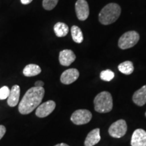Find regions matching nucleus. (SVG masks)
I'll list each match as a JSON object with an SVG mask.
<instances>
[{
	"instance_id": "obj_19",
	"label": "nucleus",
	"mask_w": 146,
	"mask_h": 146,
	"mask_svg": "<svg viewBox=\"0 0 146 146\" xmlns=\"http://www.w3.org/2000/svg\"><path fill=\"white\" fill-rule=\"evenodd\" d=\"M114 77V73L111 70H105L100 73V78L104 81H110Z\"/></svg>"
},
{
	"instance_id": "obj_5",
	"label": "nucleus",
	"mask_w": 146,
	"mask_h": 146,
	"mask_svg": "<svg viewBox=\"0 0 146 146\" xmlns=\"http://www.w3.org/2000/svg\"><path fill=\"white\" fill-rule=\"evenodd\" d=\"M92 118V114L88 110L81 109L77 110L73 112L70 120L74 125H85L90 122Z\"/></svg>"
},
{
	"instance_id": "obj_17",
	"label": "nucleus",
	"mask_w": 146,
	"mask_h": 146,
	"mask_svg": "<svg viewBox=\"0 0 146 146\" xmlns=\"http://www.w3.org/2000/svg\"><path fill=\"white\" fill-rule=\"evenodd\" d=\"M118 68L120 72H121L125 74H127V75H129V74H132L133 70H134L133 64L131 61H125L123 63L120 64L118 65Z\"/></svg>"
},
{
	"instance_id": "obj_6",
	"label": "nucleus",
	"mask_w": 146,
	"mask_h": 146,
	"mask_svg": "<svg viewBox=\"0 0 146 146\" xmlns=\"http://www.w3.org/2000/svg\"><path fill=\"white\" fill-rule=\"evenodd\" d=\"M127 125L125 120L120 119L112 123L108 129L110 135L114 138H120L126 134Z\"/></svg>"
},
{
	"instance_id": "obj_20",
	"label": "nucleus",
	"mask_w": 146,
	"mask_h": 146,
	"mask_svg": "<svg viewBox=\"0 0 146 146\" xmlns=\"http://www.w3.org/2000/svg\"><path fill=\"white\" fill-rule=\"evenodd\" d=\"M59 0H43V7L46 10H52L58 4Z\"/></svg>"
},
{
	"instance_id": "obj_14",
	"label": "nucleus",
	"mask_w": 146,
	"mask_h": 146,
	"mask_svg": "<svg viewBox=\"0 0 146 146\" xmlns=\"http://www.w3.org/2000/svg\"><path fill=\"white\" fill-rule=\"evenodd\" d=\"M21 94V89L18 85H14L10 90V95L8 98V104L10 107H15L18 104Z\"/></svg>"
},
{
	"instance_id": "obj_23",
	"label": "nucleus",
	"mask_w": 146,
	"mask_h": 146,
	"mask_svg": "<svg viewBox=\"0 0 146 146\" xmlns=\"http://www.w3.org/2000/svg\"><path fill=\"white\" fill-rule=\"evenodd\" d=\"M44 85V83L41 81H37L35 83V87H41Z\"/></svg>"
},
{
	"instance_id": "obj_12",
	"label": "nucleus",
	"mask_w": 146,
	"mask_h": 146,
	"mask_svg": "<svg viewBox=\"0 0 146 146\" xmlns=\"http://www.w3.org/2000/svg\"><path fill=\"white\" fill-rule=\"evenodd\" d=\"M101 139L100 129L97 128L92 130L87 135L85 141V146H94L98 143Z\"/></svg>"
},
{
	"instance_id": "obj_26",
	"label": "nucleus",
	"mask_w": 146,
	"mask_h": 146,
	"mask_svg": "<svg viewBox=\"0 0 146 146\" xmlns=\"http://www.w3.org/2000/svg\"><path fill=\"white\" fill-rule=\"evenodd\" d=\"M145 116H146V112H145Z\"/></svg>"
},
{
	"instance_id": "obj_15",
	"label": "nucleus",
	"mask_w": 146,
	"mask_h": 146,
	"mask_svg": "<svg viewBox=\"0 0 146 146\" xmlns=\"http://www.w3.org/2000/svg\"><path fill=\"white\" fill-rule=\"evenodd\" d=\"M41 72V69L39 66L31 64L27 65L23 70V74L25 76H34L40 74Z\"/></svg>"
},
{
	"instance_id": "obj_13",
	"label": "nucleus",
	"mask_w": 146,
	"mask_h": 146,
	"mask_svg": "<svg viewBox=\"0 0 146 146\" xmlns=\"http://www.w3.org/2000/svg\"><path fill=\"white\" fill-rule=\"evenodd\" d=\"M133 101L139 106H143L146 104V85L136 91L133 96Z\"/></svg>"
},
{
	"instance_id": "obj_4",
	"label": "nucleus",
	"mask_w": 146,
	"mask_h": 146,
	"mask_svg": "<svg viewBox=\"0 0 146 146\" xmlns=\"http://www.w3.org/2000/svg\"><path fill=\"white\" fill-rule=\"evenodd\" d=\"M139 40V35L137 32L131 31L126 32L118 40V47L122 50H127L135 46Z\"/></svg>"
},
{
	"instance_id": "obj_10",
	"label": "nucleus",
	"mask_w": 146,
	"mask_h": 146,
	"mask_svg": "<svg viewBox=\"0 0 146 146\" xmlns=\"http://www.w3.org/2000/svg\"><path fill=\"white\" fill-rule=\"evenodd\" d=\"M131 146H146V131L142 129H137L132 135Z\"/></svg>"
},
{
	"instance_id": "obj_18",
	"label": "nucleus",
	"mask_w": 146,
	"mask_h": 146,
	"mask_svg": "<svg viewBox=\"0 0 146 146\" xmlns=\"http://www.w3.org/2000/svg\"><path fill=\"white\" fill-rule=\"evenodd\" d=\"M71 35L73 41L76 43H81L83 41V35L81 29L77 26H72L71 28Z\"/></svg>"
},
{
	"instance_id": "obj_2",
	"label": "nucleus",
	"mask_w": 146,
	"mask_h": 146,
	"mask_svg": "<svg viewBox=\"0 0 146 146\" xmlns=\"http://www.w3.org/2000/svg\"><path fill=\"white\" fill-rule=\"evenodd\" d=\"M120 13H121V8L119 5L115 3H108L100 11L99 21L102 25H110L117 21Z\"/></svg>"
},
{
	"instance_id": "obj_11",
	"label": "nucleus",
	"mask_w": 146,
	"mask_h": 146,
	"mask_svg": "<svg viewBox=\"0 0 146 146\" xmlns=\"http://www.w3.org/2000/svg\"><path fill=\"white\" fill-rule=\"evenodd\" d=\"M76 60L74 53L70 50H64L60 52L59 61L60 64L68 66Z\"/></svg>"
},
{
	"instance_id": "obj_16",
	"label": "nucleus",
	"mask_w": 146,
	"mask_h": 146,
	"mask_svg": "<svg viewBox=\"0 0 146 146\" xmlns=\"http://www.w3.org/2000/svg\"><path fill=\"white\" fill-rule=\"evenodd\" d=\"M54 30L56 36L58 37H63L68 33L69 28L65 23L59 22L54 25Z\"/></svg>"
},
{
	"instance_id": "obj_9",
	"label": "nucleus",
	"mask_w": 146,
	"mask_h": 146,
	"mask_svg": "<svg viewBox=\"0 0 146 146\" xmlns=\"http://www.w3.org/2000/svg\"><path fill=\"white\" fill-rule=\"evenodd\" d=\"M79 72L76 68H70L63 72L60 76V81L64 85H70L78 79Z\"/></svg>"
},
{
	"instance_id": "obj_3",
	"label": "nucleus",
	"mask_w": 146,
	"mask_h": 146,
	"mask_svg": "<svg viewBox=\"0 0 146 146\" xmlns=\"http://www.w3.org/2000/svg\"><path fill=\"white\" fill-rule=\"evenodd\" d=\"M95 110L99 113L110 112L113 108V100L111 94L108 91H102L94 99Z\"/></svg>"
},
{
	"instance_id": "obj_25",
	"label": "nucleus",
	"mask_w": 146,
	"mask_h": 146,
	"mask_svg": "<svg viewBox=\"0 0 146 146\" xmlns=\"http://www.w3.org/2000/svg\"><path fill=\"white\" fill-rule=\"evenodd\" d=\"M54 146H69L68 145H67V144L66 143H59V144H57V145H54Z\"/></svg>"
},
{
	"instance_id": "obj_21",
	"label": "nucleus",
	"mask_w": 146,
	"mask_h": 146,
	"mask_svg": "<svg viewBox=\"0 0 146 146\" xmlns=\"http://www.w3.org/2000/svg\"><path fill=\"white\" fill-rule=\"evenodd\" d=\"M10 90L8 88V87L3 86L0 89V100H3L5 99H8L10 95Z\"/></svg>"
},
{
	"instance_id": "obj_8",
	"label": "nucleus",
	"mask_w": 146,
	"mask_h": 146,
	"mask_svg": "<svg viewBox=\"0 0 146 146\" xmlns=\"http://www.w3.org/2000/svg\"><path fill=\"white\" fill-rule=\"evenodd\" d=\"M56 108V103L52 100L45 102L40 104L36 109L35 114L39 118H45L49 116Z\"/></svg>"
},
{
	"instance_id": "obj_22",
	"label": "nucleus",
	"mask_w": 146,
	"mask_h": 146,
	"mask_svg": "<svg viewBox=\"0 0 146 146\" xmlns=\"http://www.w3.org/2000/svg\"><path fill=\"white\" fill-rule=\"evenodd\" d=\"M6 132V129L3 125H0V140L3 137Z\"/></svg>"
},
{
	"instance_id": "obj_7",
	"label": "nucleus",
	"mask_w": 146,
	"mask_h": 146,
	"mask_svg": "<svg viewBox=\"0 0 146 146\" xmlns=\"http://www.w3.org/2000/svg\"><path fill=\"white\" fill-rule=\"evenodd\" d=\"M75 11L79 21L87 20L89 15V7L86 0H77L75 3Z\"/></svg>"
},
{
	"instance_id": "obj_24",
	"label": "nucleus",
	"mask_w": 146,
	"mask_h": 146,
	"mask_svg": "<svg viewBox=\"0 0 146 146\" xmlns=\"http://www.w3.org/2000/svg\"><path fill=\"white\" fill-rule=\"evenodd\" d=\"M21 1L23 5H27L29 4L30 3H31L33 0H21Z\"/></svg>"
},
{
	"instance_id": "obj_1",
	"label": "nucleus",
	"mask_w": 146,
	"mask_h": 146,
	"mask_svg": "<svg viewBox=\"0 0 146 146\" xmlns=\"http://www.w3.org/2000/svg\"><path fill=\"white\" fill-rule=\"evenodd\" d=\"M45 94L43 87H33L29 89L23 96L18 106V110L22 114H29L41 103Z\"/></svg>"
}]
</instances>
